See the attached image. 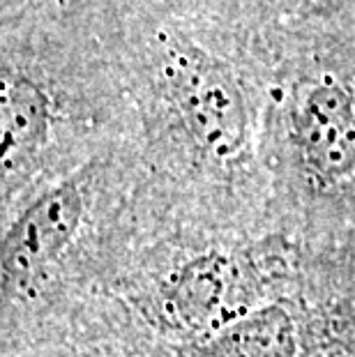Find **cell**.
I'll use <instances>...</instances> for the list:
<instances>
[{
    "label": "cell",
    "mask_w": 355,
    "mask_h": 357,
    "mask_svg": "<svg viewBox=\"0 0 355 357\" xmlns=\"http://www.w3.org/2000/svg\"><path fill=\"white\" fill-rule=\"evenodd\" d=\"M243 295V279L238 265L226 256L208 254L180 265L166 281L162 307L166 318L185 332H201L203 337L245 314L238 305Z\"/></svg>",
    "instance_id": "4"
},
{
    "label": "cell",
    "mask_w": 355,
    "mask_h": 357,
    "mask_svg": "<svg viewBox=\"0 0 355 357\" xmlns=\"http://www.w3.org/2000/svg\"><path fill=\"white\" fill-rule=\"evenodd\" d=\"M201 357H296L298 328L279 305L254 307L203 337Z\"/></svg>",
    "instance_id": "6"
},
{
    "label": "cell",
    "mask_w": 355,
    "mask_h": 357,
    "mask_svg": "<svg viewBox=\"0 0 355 357\" xmlns=\"http://www.w3.org/2000/svg\"><path fill=\"white\" fill-rule=\"evenodd\" d=\"M88 199V176L49 187L14 219L3 240L5 288L28 286L67 252L79 233Z\"/></svg>",
    "instance_id": "3"
},
{
    "label": "cell",
    "mask_w": 355,
    "mask_h": 357,
    "mask_svg": "<svg viewBox=\"0 0 355 357\" xmlns=\"http://www.w3.org/2000/svg\"><path fill=\"white\" fill-rule=\"evenodd\" d=\"M291 141L316 185L355 176V86L337 77L305 83L291 109Z\"/></svg>",
    "instance_id": "2"
},
{
    "label": "cell",
    "mask_w": 355,
    "mask_h": 357,
    "mask_svg": "<svg viewBox=\"0 0 355 357\" xmlns=\"http://www.w3.org/2000/svg\"><path fill=\"white\" fill-rule=\"evenodd\" d=\"M164 88L203 155L229 164L245 153L252 136L249 104L229 65L196 49H171L164 58Z\"/></svg>",
    "instance_id": "1"
},
{
    "label": "cell",
    "mask_w": 355,
    "mask_h": 357,
    "mask_svg": "<svg viewBox=\"0 0 355 357\" xmlns=\"http://www.w3.org/2000/svg\"><path fill=\"white\" fill-rule=\"evenodd\" d=\"M49 132L51 106L47 93L28 74L5 63L0 90V159L5 196L28 178V171L47 146Z\"/></svg>",
    "instance_id": "5"
}]
</instances>
